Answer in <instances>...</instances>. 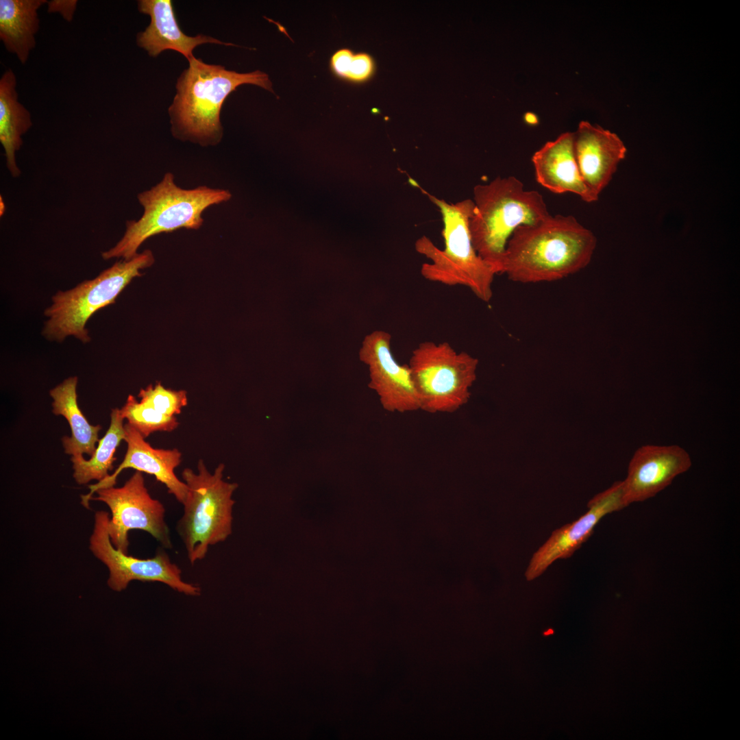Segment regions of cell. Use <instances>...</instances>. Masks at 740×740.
<instances>
[{
    "label": "cell",
    "mask_w": 740,
    "mask_h": 740,
    "mask_svg": "<svg viewBox=\"0 0 740 740\" xmlns=\"http://www.w3.org/2000/svg\"><path fill=\"white\" fill-rule=\"evenodd\" d=\"M46 0H0V38L5 49L25 64L36 46L38 10Z\"/></svg>",
    "instance_id": "18"
},
{
    "label": "cell",
    "mask_w": 740,
    "mask_h": 740,
    "mask_svg": "<svg viewBox=\"0 0 740 740\" xmlns=\"http://www.w3.org/2000/svg\"><path fill=\"white\" fill-rule=\"evenodd\" d=\"M125 439L127 449L122 463L112 474L97 484L89 485L90 493L82 495V504L87 508L92 495L100 489L114 486L116 478L125 469L132 468L140 472L153 475L156 480L164 484L168 492L180 503H183L186 494L187 486L175 473V469L182 461V454L177 449H156L151 446L143 435L128 423L124 425Z\"/></svg>",
    "instance_id": "14"
},
{
    "label": "cell",
    "mask_w": 740,
    "mask_h": 740,
    "mask_svg": "<svg viewBox=\"0 0 740 740\" xmlns=\"http://www.w3.org/2000/svg\"><path fill=\"white\" fill-rule=\"evenodd\" d=\"M691 466L689 454L677 445L641 446L632 457L623 481L627 505L654 497Z\"/></svg>",
    "instance_id": "13"
},
{
    "label": "cell",
    "mask_w": 740,
    "mask_h": 740,
    "mask_svg": "<svg viewBox=\"0 0 740 740\" xmlns=\"http://www.w3.org/2000/svg\"><path fill=\"white\" fill-rule=\"evenodd\" d=\"M478 360L456 352L447 342L424 341L415 348L408 366L421 410L452 413L465 405L476 380Z\"/></svg>",
    "instance_id": "8"
},
{
    "label": "cell",
    "mask_w": 740,
    "mask_h": 740,
    "mask_svg": "<svg viewBox=\"0 0 740 740\" xmlns=\"http://www.w3.org/2000/svg\"><path fill=\"white\" fill-rule=\"evenodd\" d=\"M574 149L581 177L598 199L624 159L626 147L615 133L582 121L574 132Z\"/></svg>",
    "instance_id": "15"
},
{
    "label": "cell",
    "mask_w": 740,
    "mask_h": 740,
    "mask_svg": "<svg viewBox=\"0 0 740 740\" xmlns=\"http://www.w3.org/2000/svg\"><path fill=\"white\" fill-rule=\"evenodd\" d=\"M95 493L97 496H92L90 500L103 502L111 510L108 530L116 549L128 553V532L131 530L146 531L163 547L171 548L165 508L149 493L143 472L136 471L121 487L100 489Z\"/></svg>",
    "instance_id": "9"
},
{
    "label": "cell",
    "mask_w": 740,
    "mask_h": 740,
    "mask_svg": "<svg viewBox=\"0 0 740 740\" xmlns=\"http://www.w3.org/2000/svg\"><path fill=\"white\" fill-rule=\"evenodd\" d=\"M110 425L106 434L99 441L97 447L90 460L83 456H72L73 478L78 484H86L96 480L101 481L108 476L116 460L114 453L121 441L125 439L123 417L120 409L111 412Z\"/></svg>",
    "instance_id": "21"
},
{
    "label": "cell",
    "mask_w": 740,
    "mask_h": 740,
    "mask_svg": "<svg viewBox=\"0 0 740 740\" xmlns=\"http://www.w3.org/2000/svg\"><path fill=\"white\" fill-rule=\"evenodd\" d=\"M532 162L536 182L548 190L574 193L588 203L598 199L580 173L574 154V132L563 133L547 142L533 154Z\"/></svg>",
    "instance_id": "16"
},
{
    "label": "cell",
    "mask_w": 740,
    "mask_h": 740,
    "mask_svg": "<svg viewBox=\"0 0 740 740\" xmlns=\"http://www.w3.org/2000/svg\"><path fill=\"white\" fill-rule=\"evenodd\" d=\"M123 419L137 430L145 439L154 432H171L179 426L175 416L163 414L153 407L138 402L129 395L125 404L120 409Z\"/></svg>",
    "instance_id": "22"
},
{
    "label": "cell",
    "mask_w": 740,
    "mask_h": 740,
    "mask_svg": "<svg viewBox=\"0 0 740 740\" xmlns=\"http://www.w3.org/2000/svg\"><path fill=\"white\" fill-rule=\"evenodd\" d=\"M155 259L146 249L129 260L122 259L101 271L96 278L86 280L66 291H58L51 297V304L44 311L47 318L42 336L51 341L62 342L73 336L83 343L91 338L86 328L88 320L101 308L114 303L116 298L133 278L142 275L141 270L151 267Z\"/></svg>",
    "instance_id": "6"
},
{
    "label": "cell",
    "mask_w": 740,
    "mask_h": 740,
    "mask_svg": "<svg viewBox=\"0 0 740 740\" xmlns=\"http://www.w3.org/2000/svg\"><path fill=\"white\" fill-rule=\"evenodd\" d=\"M469 230L478 255L501 274L508 240L521 225L536 224L550 214L542 195L526 190L514 176L498 177L473 188Z\"/></svg>",
    "instance_id": "3"
},
{
    "label": "cell",
    "mask_w": 740,
    "mask_h": 740,
    "mask_svg": "<svg viewBox=\"0 0 740 740\" xmlns=\"http://www.w3.org/2000/svg\"><path fill=\"white\" fill-rule=\"evenodd\" d=\"M427 195L442 216L444 248L436 247L426 236L416 241V251L429 260L421 267V275L428 281L465 286L481 301H490L496 273L478 255L472 243L469 222L474 210L473 201L467 199L449 204L434 195Z\"/></svg>",
    "instance_id": "4"
},
{
    "label": "cell",
    "mask_w": 740,
    "mask_h": 740,
    "mask_svg": "<svg viewBox=\"0 0 740 740\" xmlns=\"http://www.w3.org/2000/svg\"><path fill=\"white\" fill-rule=\"evenodd\" d=\"M553 633H554V631L552 629H548L546 632H544L543 634L547 636V635H549V634H552Z\"/></svg>",
    "instance_id": "27"
},
{
    "label": "cell",
    "mask_w": 740,
    "mask_h": 740,
    "mask_svg": "<svg viewBox=\"0 0 740 740\" xmlns=\"http://www.w3.org/2000/svg\"><path fill=\"white\" fill-rule=\"evenodd\" d=\"M138 10L150 16V23L137 36L138 45L147 51L149 55L156 57L166 49H173L184 55L190 61L195 57L193 49L204 43H225L211 36L186 35L177 23L172 1L170 0H140L138 3Z\"/></svg>",
    "instance_id": "17"
},
{
    "label": "cell",
    "mask_w": 740,
    "mask_h": 740,
    "mask_svg": "<svg viewBox=\"0 0 740 740\" xmlns=\"http://www.w3.org/2000/svg\"><path fill=\"white\" fill-rule=\"evenodd\" d=\"M589 510L577 520L554 530L534 552L525 573L528 580L540 576L554 561L571 556L592 534L600 519L607 514L628 506L623 481L615 482L596 495L587 505Z\"/></svg>",
    "instance_id": "12"
},
{
    "label": "cell",
    "mask_w": 740,
    "mask_h": 740,
    "mask_svg": "<svg viewBox=\"0 0 740 740\" xmlns=\"http://www.w3.org/2000/svg\"><path fill=\"white\" fill-rule=\"evenodd\" d=\"M330 68L337 77L354 83L369 80L375 69L374 60L369 54L355 53L349 49L336 51L330 58Z\"/></svg>",
    "instance_id": "23"
},
{
    "label": "cell",
    "mask_w": 740,
    "mask_h": 740,
    "mask_svg": "<svg viewBox=\"0 0 740 740\" xmlns=\"http://www.w3.org/2000/svg\"><path fill=\"white\" fill-rule=\"evenodd\" d=\"M109 513L99 510L95 513L92 534L90 538V550L109 569L108 585L115 591L125 590L132 580L160 582L171 589L190 596L201 594L199 587L187 583L182 579V570L172 563L164 550H158L151 558H138L116 549L112 545L108 530Z\"/></svg>",
    "instance_id": "10"
},
{
    "label": "cell",
    "mask_w": 740,
    "mask_h": 740,
    "mask_svg": "<svg viewBox=\"0 0 740 740\" xmlns=\"http://www.w3.org/2000/svg\"><path fill=\"white\" fill-rule=\"evenodd\" d=\"M16 86V75L9 69L0 79V142L6 166L13 177L21 175L16 153L23 145L22 136L32 125L30 112L18 100Z\"/></svg>",
    "instance_id": "19"
},
{
    "label": "cell",
    "mask_w": 740,
    "mask_h": 740,
    "mask_svg": "<svg viewBox=\"0 0 740 740\" xmlns=\"http://www.w3.org/2000/svg\"><path fill=\"white\" fill-rule=\"evenodd\" d=\"M77 377H69L49 391L53 398V413L62 415L67 420L71 430V436L62 439L64 451L72 456L86 454L92 456L99 442L98 434L101 426L89 423L82 414L77 402L76 387Z\"/></svg>",
    "instance_id": "20"
},
{
    "label": "cell",
    "mask_w": 740,
    "mask_h": 740,
    "mask_svg": "<svg viewBox=\"0 0 740 740\" xmlns=\"http://www.w3.org/2000/svg\"><path fill=\"white\" fill-rule=\"evenodd\" d=\"M177 79V93L169 108L173 135L201 146L216 145L223 137L220 112L227 97L245 84L273 92L267 74L240 73L194 58Z\"/></svg>",
    "instance_id": "2"
},
{
    "label": "cell",
    "mask_w": 740,
    "mask_h": 740,
    "mask_svg": "<svg viewBox=\"0 0 740 740\" xmlns=\"http://www.w3.org/2000/svg\"><path fill=\"white\" fill-rule=\"evenodd\" d=\"M140 402L153 407L156 410L169 416L181 412L187 405V393L184 390H171L164 387L160 382L149 384L141 388L138 394Z\"/></svg>",
    "instance_id": "24"
},
{
    "label": "cell",
    "mask_w": 740,
    "mask_h": 740,
    "mask_svg": "<svg viewBox=\"0 0 740 740\" xmlns=\"http://www.w3.org/2000/svg\"><path fill=\"white\" fill-rule=\"evenodd\" d=\"M593 233L571 215H550L517 227L508 240L501 274L522 284L563 280L587 267L596 247Z\"/></svg>",
    "instance_id": "1"
},
{
    "label": "cell",
    "mask_w": 740,
    "mask_h": 740,
    "mask_svg": "<svg viewBox=\"0 0 740 740\" xmlns=\"http://www.w3.org/2000/svg\"><path fill=\"white\" fill-rule=\"evenodd\" d=\"M77 1L76 0H54L47 1L49 12H59L67 21L73 19Z\"/></svg>",
    "instance_id": "25"
},
{
    "label": "cell",
    "mask_w": 740,
    "mask_h": 740,
    "mask_svg": "<svg viewBox=\"0 0 740 740\" xmlns=\"http://www.w3.org/2000/svg\"><path fill=\"white\" fill-rule=\"evenodd\" d=\"M524 119L528 123L534 124L537 123V117L534 113L528 112L525 114Z\"/></svg>",
    "instance_id": "26"
},
{
    "label": "cell",
    "mask_w": 740,
    "mask_h": 740,
    "mask_svg": "<svg viewBox=\"0 0 740 740\" xmlns=\"http://www.w3.org/2000/svg\"><path fill=\"white\" fill-rule=\"evenodd\" d=\"M224 469L219 464L212 473L199 460L197 472L186 468L182 473L188 491L177 530L192 565L232 532V495L238 484L224 480Z\"/></svg>",
    "instance_id": "7"
},
{
    "label": "cell",
    "mask_w": 740,
    "mask_h": 740,
    "mask_svg": "<svg viewBox=\"0 0 740 740\" xmlns=\"http://www.w3.org/2000/svg\"><path fill=\"white\" fill-rule=\"evenodd\" d=\"M143 214L137 221H127L123 237L112 248L101 252L104 260H129L138 254L149 238L163 232L186 228L197 230L204 223L202 214L212 205L229 201L227 190L199 186L184 189L176 185L174 175L164 174L162 180L137 196Z\"/></svg>",
    "instance_id": "5"
},
{
    "label": "cell",
    "mask_w": 740,
    "mask_h": 740,
    "mask_svg": "<svg viewBox=\"0 0 740 740\" xmlns=\"http://www.w3.org/2000/svg\"><path fill=\"white\" fill-rule=\"evenodd\" d=\"M391 335L384 330L367 334L358 352L367 366L368 387L378 396L387 412L404 413L421 410L419 398L408 365H401L391 351Z\"/></svg>",
    "instance_id": "11"
}]
</instances>
